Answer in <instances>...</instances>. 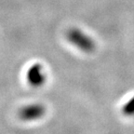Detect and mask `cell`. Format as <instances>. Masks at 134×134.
<instances>
[{"label":"cell","mask_w":134,"mask_h":134,"mask_svg":"<svg viewBox=\"0 0 134 134\" xmlns=\"http://www.w3.org/2000/svg\"><path fill=\"white\" fill-rule=\"evenodd\" d=\"M66 38L73 46L86 53L92 52L96 48L94 40L78 28H71L68 30Z\"/></svg>","instance_id":"6da1fadb"},{"label":"cell","mask_w":134,"mask_h":134,"mask_svg":"<svg viewBox=\"0 0 134 134\" xmlns=\"http://www.w3.org/2000/svg\"><path fill=\"white\" fill-rule=\"evenodd\" d=\"M26 80L33 88H39L43 86L47 80V75L43 65L37 63L32 64L26 72Z\"/></svg>","instance_id":"7a4b0ae2"},{"label":"cell","mask_w":134,"mask_h":134,"mask_svg":"<svg viewBox=\"0 0 134 134\" xmlns=\"http://www.w3.org/2000/svg\"><path fill=\"white\" fill-rule=\"evenodd\" d=\"M46 113V108L41 103H31L21 107L19 110V116L21 120L26 122L36 121Z\"/></svg>","instance_id":"3957f363"},{"label":"cell","mask_w":134,"mask_h":134,"mask_svg":"<svg viewBox=\"0 0 134 134\" xmlns=\"http://www.w3.org/2000/svg\"><path fill=\"white\" fill-rule=\"evenodd\" d=\"M122 113L127 116H133L134 115V96L123 105Z\"/></svg>","instance_id":"277c9868"}]
</instances>
